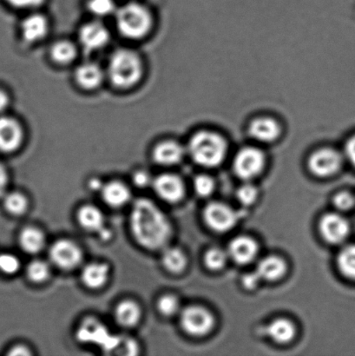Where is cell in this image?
<instances>
[{"label": "cell", "mask_w": 355, "mask_h": 356, "mask_svg": "<svg viewBox=\"0 0 355 356\" xmlns=\"http://www.w3.org/2000/svg\"><path fill=\"white\" fill-rule=\"evenodd\" d=\"M204 220L212 229L226 232L238 222V215L231 207L221 202H211L205 208Z\"/></svg>", "instance_id": "cell-11"}, {"label": "cell", "mask_w": 355, "mask_h": 356, "mask_svg": "<svg viewBox=\"0 0 355 356\" xmlns=\"http://www.w3.org/2000/svg\"><path fill=\"white\" fill-rule=\"evenodd\" d=\"M104 184L101 181L99 178H92L89 181V188L92 191H100L102 190Z\"/></svg>", "instance_id": "cell-46"}, {"label": "cell", "mask_w": 355, "mask_h": 356, "mask_svg": "<svg viewBox=\"0 0 355 356\" xmlns=\"http://www.w3.org/2000/svg\"><path fill=\"white\" fill-rule=\"evenodd\" d=\"M158 309L163 316H174L179 309V300L172 295L163 296L158 301Z\"/></svg>", "instance_id": "cell-34"}, {"label": "cell", "mask_w": 355, "mask_h": 356, "mask_svg": "<svg viewBox=\"0 0 355 356\" xmlns=\"http://www.w3.org/2000/svg\"><path fill=\"white\" fill-rule=\"evenodd\" d=\"M320 230L327 242L340 243L343 242L349 235V225L342 216L328 214L322 218L320 222Z\"/></svg>", "instance_id": "cell-15"}, {"label": "cell", "mask_w": 355, "mask_h": 356, "mask_svg": "<svg viewBox=\"0 0 355 356\" xmlns=\"http://www.w3.org/2000/svg\"><path fill=\"white\" fill-rule=\"evenodd\" d=\"M338 266L344 275L355 280V245H350L340 251Z\"/></svg>", "instance_id": "cell-30"}, {"label": "cell", "mask_w": 355, "mask_h": 356, "mask_svg": "<svg viewBox=\"0 0 355 356\" xmlns=\"http://www.w3.org/2000/svg\"><path fill=\"white\" fill-rule=\"evenodd\" d=\"M9 355L13 356H29L31 353L29 348L19 345V346L13 348L9 352Z\"/></svg>", "instance_id": "cell-45"}, {"label": "cell", "mask_w": 355, "mask_h": 356, "mask_svg": "<svg viewBox=\"0 0 355 356\" xmlns=\"http://www.w3.org/2000/svg\"><path fill=\"white\" fill-rule=\"evenodd\" d=\"M19 241L20 247L28 254H37L43 250L45 245L44 233L34 227L24 229L20 233Z\"/></svg>", "instance_id": "cell-25"}, {"label": "cell", "mask_w": 355, "mask_h": 356, "mask_svg": "<svg viewBox=\"0 0 355 356\" xmlns=\"http://www.w3.org/2000/svg\"><path fill=\"white\" fill-rule=\"evenodd\" d=\"M24 141L22 124L17 118L0 115V152L10 154L17 151Z\"/></svg>", "instance_id": "cell-8"}, {"label": "cell", "mask_w": 355, "mask_h": 356, "mask_svg": "<svg viewBox=\"0 0 355 356\" xmlns=\"http://www.w3.org/2000/svg\"><path fill=\"white\" fill-rule=\"evenodd\" d=\"M79 49L76 42L63 38L51 44L49 49V58L55 65L67 66L76 61Z\"/></svg>", "instance_id": "cell-17"}, {"label": "cell", "mask_w": 355, "mask_h": 356, "mask_svg": "<svg viewBox=\"0 0 355 356\" xmlns=\"http://www.w3.org/2000/svg\"><path fill=\"white\" fill-rule=\"evenodd\" d=\"M267 333L274 341L279 343H287L293 340L295 334V327L290 321L276 319L267 327Z\"/></svg>", "instance_id": "cell-27"}, {"label": "cell", "mask_w": 355, "mask_h": 356, "mask_svg": "<svg viewBox=\"0 0 355 356\" xmlns=\"http://www.w3.org/2000/svg\"><path fill=\"white\" fill-rule=\"evenodd\" d=\"M346 153L350 162L355 166V136L351 138L346 145Z\"/></svg>", "instance_id": "cell-44"}, {"label": "cell", "mask_w": 355, "mask_h": 356, "mask_svg": "<svg viewBox=\"0 0 355 356\" xmlns=\"http://www.w3.org/2000/svg\"><path fill=\"white\" fill-rule=\"evenodd\" d=\"M265 163L263 152L256 148L242 149L236 156L234 169L242 179H250L262 172Z\"/></svg>", "instance_id": "cell-12"}, {"label": "cell", "mask_w": 355, "mask_h": 356, "mask_svg": "<svg viewBox=\"0 0 355 356\" xmlns=\"http://www.w3.org/2000/svg\"><path fill=\"white\" fill-rule=\"evenodd\" d=\"M76 43L87 54L104 50L110 44L111 35L109 28L102 19L94 17L79 28Z\"/></svg>", "instance_id": "cell-5"}, {"label": "cell", "mask_w": 355, "mask_h": 356, "mask_svg": "<svg viewBox=\"0 0 355 356\" xmlns=\"http://www.w3.org/2000/svg\"><path fill=\"white\" fill-rule=\"evenodd\" d=\"M205 264L210 270H218L224 267L227 261V254L220 249H211L205 254Z\"/></svg>", "instance_id": "cell-33"}, {"label": "cell", "mask_w": 355, "mask_h": 356, "mask_svg": "<svg viewBox=\"0 0 355 356\" xmlns=\"http://www.w3.org/2000/svg\"><path fill=\"white\" fill-rule=\"evenodd\" d=\"M110 268L106 264L92 263L86 265L82 272V282L87 288L97 289L106 285L109 279Z\"/></svg>", "instance_id": "cell-23"}, {"label": "cell", "mask_w": 355, "mask_h": 356, "mask_svg": "<svg viewBox=\"0 0 355 356\" xmlns=\"http://www.w3.org/2000/svg\"><path fill=\"white\" fill-rule=\"evenodd\" d=\"M258 250L257 244L247 236L236 237L229 245V254L239 264H247L254 260Z\"/></svg>", "instance_id": "cell-19"}, {"label": "cell", "mask_w": 355, "mask_h": 356, "mask_svg": "<svg viewBox=\"0 0 355 356\" xmlns=\"http://www.w3.org/2000/svg\"><path fill=\"white\" fill-rule=\"evenodd\" d=\"M249 134L256 140L270 143L279 137L280 127L272 118H260L250 124Z\"/></svg>", "instance_id": "cell-20"}, {"label": "cell", "mask_w": 355, "mask_h": 356, "mask_svg": "<svg viewBox=\"0 0 355 356\" xmlns=\"http://www.w3.org/2000/svg\"><path fill=\"white\" fill-rule=\"evenodd\" d=\"M113 17L117 33L129 40H144L154 27L151 10L137 0H131L118 6Z\"/></svg>", "instance_id": "cell-3"}, {"label": "cell", "mask_w": 355, "mask_h": 356, "mask_svg": "<svg viewBox=\"0 0 355 356\" xmlns=\"http://www.w3.org/2000/svg\"><path fill=\"white\" fill-rule=\"evenodd\" d=\"M189 152L194 161L201 166L215 167L224 159L227 145L224 139L214 132L200 131L191 138Z\"/></svg>", "instance_id": "cell-4"}, {"label": "cell", "mask_w": 355, "mask_h": 356, "mask_svg": "<svg viewBox=\"0 0 355 356\" xmlns=\"http://www.w3.org/2000/svg\"><path fill=\"white\" fill-rule=\"evenodd\" d=\"M286 271V264L281 258L269 257L263 258L257 267V274L261 278L267 281H274L281 278Z\"/></svg>", "instance_id": "cell-26"}, {"label": "cell", "mask_w": 355, "mask_h": 356, "mask_svg": "<svg viewBox=\"0 0 355 356\" xmlns=\"http://www.w3.org/2000/svg\"><path fill=\"white\" fill-rule=\"evenodd\" d=\"M99 236L101 239H102L103 241H104V242H106V241H109L111 239V236H113V234H111L110 229L106 228V229H103L102 232L99 233Z\"/></svg>", "instance_id": "cell-47"}, {"label": "cell", "mask_w": 355, "mask_h": 356, "mask_svg": "<svg viewBox=\"0 0 355 356\" xmlns=\"http://www.w3.org/2000/svg\"><path fill=\"white\" fill-rule=\"evenodd\" d=\"M51 31V23L45 14L33 10L24 17L20 23V36L28 44L43 42Z\"/></svg>", "instance_id": "cell-6"}, {"label": "cell", "mask_w": 355, "mask_h": 356, "mask_svg": "<svg viewBox=\"0 0 355 356\" xmlns=\"http://www.w3.org/2000/svg\"><path fill=\"white\" fill-rule=\"evenodd\" d=\"M7 185H8V173L6 167L0 163V197L5 195Z\"/></svg>", "instance_id": "cell-42"}, {"label": "cell", "mask_w": 355, "mask_h": 356, "mask_svg": "<svg viewBox=\"0 0 355 356\" xmlns=\"http://www.w3.org/2000/svg\"><path fill=\"white\" fill-rule=\"evenodd\" d=\"M5 1L14 9L33 12L41 8L47 0H5Z\"/></svg>", "instance_id": "cell-36"}, {"label": "cell", "mask_w": 355, "mask_h": 356, "mask_svg": "<svg viewBox=\"0 0 355 356\" xmlns=\"http://www.w3.org/2000/svg\"><path fill=\"white\" fill-rule=\"evenodd\" d=\"M78 221L83 229L90 232L99 234L106 228L102 211L94 205L82 206L78 212Z\"/></svg>", "instance_id": "cell-22"}, {"label": "cell", "mask_w": 355, "mask_h": 356, "mask_svg": "<svg viewBox=\"0 0 355 356\" xmlns=\"http://www.w3.org/2000/svg\"><path fill=\"white\" fill-rule=\"evenodd\" d=\"M78 337L83 341L99 343L106 350H109L115 339V337H109V334L102 324L90 319L85 321L79 327Z\"/></svg>", "instance_id": "cell-18"}, {"label": "cell", "mask_w": 355, "mask_h": 356, "mask_svg": "<svg viewBox=\"0 0 355 356\" xmlns=\"http://www.w3.org/2000/svg\"><path fill=\"white\" fill-rule=\"evenodd\" d=\"M260 275L257 274V272H253L251 274L245 275L243 278V284H245L247 289H254L258 285L261 281Z\"/></svg>", "instance_id": "cell-41"}, {"label": "cell", "mask_w": 355, "mask_h": 356, "mask_svg": "<svg viewBox=\"0 0 355 356\" xmlns=\"http://www.w3.org/2000/svg\"><path fill=\"white\" fill-rule=\"evenodd\" d=\"M354 197L347 192H342L335 197V204L342 211H349L354 205Z\"/></svg>", "instance_id": "cell-39"}, {"label": "cell", "mask_w": 355, "mask_h": 356, "mask_svg": "<svg viewBox=\"0 0 355 356\" xmlns=\"http://www.w3.org/2000/svg\"><path fill=\"white\" fill-rule=\"evenodd\" d=\"M141 309L137 302L131 300L118 303L115 310V317L117 322L124 327H133L137 325L141 318Z\"/></svg>", "instance_id": "cell-24"}, {"label": "cell", "mask_w": 355, "mask_h": 356, "mask_svg": "<svg viewBox=\"0 0 355 356\" xmlns=\"http://www.w3.org/2000/svg\"><path fill=\"white\" fill-rule=\"evenodd\" d=\"M50 267L44 261L35 260L28 265L26 274L30 281L35 284H41L50 277Z\"/></svg>", "instance_id": "cell-32"}, {"label": "cell", "mask_w": 355, "mask_h": 356, "mask_svg": "<svg viewBox=\"0 0 355 356\" xmlns=\"http://www.w3.org/2000/svg\"><path fill=\"white\" fill-rule=\"evenodd\" d=\"M49 254L52 263L65 270L78 267L83 258L81 249L72 241L66 239L58 240L52 244Z\"/></svg>", "instance_id": "cell-10"}, {"label": "cell", "mask_w": 355, "mask_h": 356, "mask_svg": "<svg viewBox=\"0 0 355 356\" xmlns=\"http://www.w3.org/2000/svg\"><path fill=\"white\" fill-rule=\"evenodd\" d=\"M106 72L107 80L115 88L130 90L137 86L144 76V61L132 49L117 48L111 52Z\"/></svg>", "instance_id": "cell-2"}, {"label": "cell", "mask_w": 355, "mask_h": 356, "mask_svg": "<svg viewBox=\"0 0 355 356\" xmlns=\"http://www.w3.org/2000/svg\"><path fill=\"white\" fill-rule=\"evenodd\" d=\"M194 185L197 193L200 195L201 197H207V195H210L212 191H214V181L208 176H198L196 180H195Z\"/></svg>", "instance_id": "cell-37"}, {"label": "cell", "mask_w": 355, "mask_h": 356, "mask_svg": "<svg viewBox=\"0 0 355 356\" xmlns=\"http://www.w3.org/2000/svg\"><path fill=\"white\" fill-rule=\"evenodd\" d=\"M104 201L113 208H119L127 204L131 199L129 188L119 181H111L104 184L101 190Z\"/></svg>", "instance_id": "cell-21"}, {"label": "cell", "mask_w": 355, "mask_h": 356, "mask_svg": "<svg viewBox=\"0 0 355 356\" xmlns=\"http://www.w3.org/2000/svg\"><path fill=\"white\" fill-rule=\"evenodd\" d=\"M3 205L6 211L14 216L23 215L28 209V200L23 194L19 192H12L6 195Z\"/></svg>", "instance_id": "cell-31"}, {"label": "cell", "mask_w": 355, "mask_h": 356, "mask_svg": "<svg viewBox=\"0 0 355 356\" xmlns=\"http://www.w3.org/2000/svg\"><path fill=\"white\" fill-rule=\"evenodd\" d=\"M163 266L172 273H180L186 267L187 259L182 250L176 248H168L163 252Z\"/></svg>", "instance_id": "cell-28"}, {"label": "cell", "mask_w": 355, "mask_h": 356, "mask_svg": "<svg viewBox=\"0 0 355 356\" xmlns=\"http://www.w3.org/2000/svg\"><path fill=\"white\" fill-rule=\"evenodd\" d=\"M20 261L14 254L6 253L0 254V271L7 275H13L19 271Z\"/></svg>", "instance_id": "cell-35"}, {"label": "cell", "mask_w": 355, "mask_h": 356, "mask_svg": "<svg viewBox=\"0 0 355 356\" xmlns=\"http://www.w3.org/2000/svg\"><path fill=\"white\" fill-rule=\"evenodd\" d=\"M73 79L76 86L85 92H94L107 79L106 68L99 63L85 61L76 66Z\"/></svg>", "instance_id": "cell-9"}, {"label": "cell", "mask_w": 355, "mask_h": 356, "mask_svg": "<svg viewBox=\"0 0 355 356\" xmlns=\"http://www.w3.org/2000/svg\"><path fill=\"white\" fill-rule=\"evenodd\" d=\"M131 229L135 241L148 250L165 247L172 234L165 213L155 202L145 198L135 202L131 213Z\"/></svg>", "instance_id": "cell-1"}, {"label": "cell", "mask_w": 355, "mask_h": 356, "mask_svg": "<svg viewBox=\"0 0 355 356\" xmlns=\"http://www.w3.org/2000/svg\"><path fill=\"white\" fill-rule=\"evenodd\" d=\"M86 9L96 19L113 16L117 9L116 0H85Z\"/></svg>", "instance_id": "cell-29"}, {"label": "cell", "mask_w": 355, "mask_h": 356, "mask_svg": "<svg viewBox=\"0 0 355 356\" xmlns=\"http://www.w3.org/2000/svg\"><path fill=\"white\" fill-rule=\"evenodd\" d=\"M151 156L154 162L159 165H175L183 159L184 149L179 143L172 139H165L156 143L152 149Z\"/></svg>", "instance_id": "cell-16"}, {"label": "cell", "mask_w": 355, "mask_h": 356, "mask_svg": "<svg viewBox=\"0 0 355 356\" xmlns=\"http://www.w3.org/2000/svg\"><path fill=\"white\" fill-rule=\"evenodd\" d=\"M133 181L138 187L144 188L151 183V178L147 172H144V170H139V172L134 174Z\"/></svg>", "instance_id": "cell-40"}, {"label": "cell", "mask_w": 355, "mask_h": 356, "mask_svg": "<svg viewBox=\"0 0 355 356\" xmlns=\"http://www.w3.org/2000/svg\"><path fill=\"white\" fill-rule=\"evenodd\" d=\"M342 159L336 151L331 149H322L311 156L308 161L309 169L318 177H329L340 169Z\"/></svg>", "instance_id": "cell-14"}, {"label": "cell", "mask_w": 355, "mask_h": 356, "mask_svg": "<svg viewBox=\"0 0 355 356\" xmlns=\"http://www.w3.org/2000/svg\"><path fill=\"white\" fill-rule=\"evenodd\" d=\"M214 317L207 309L191 306L183 310L181 315V325L186 333L194 337H203L213 327Z\"/></svg>", "instance_id": "cell-7"}, {"label": "cell", "mask_w": 355, "mask_h": 356, "mask_svg": "<svg viewBox=\"0 0 355 356\" xmlns=\"http://www.w3.org/2000/svg\"><path fill=\"white\" fill-rule=\"evenodd\" d=\"M238 197L243 205H251L256 200L257 190L252 185H243L238 191Z\"/></svg>", "instance_id": "cell-38"}, {"label": "cell", "mask_w": 355, "mask_h": 356, "mask_svg": "<svg viewBox=\"0 0 355 356\" xmlns=\"http://www.w3.org/2000/svg\"><path fill=\"white\" fill-rule=\"evenodd\" d=\"M10 99L9 94L5 90L0 88V115H3L8 109Z\"/></svg>", "instance_id": "cell-43"}, {"label": "cell", "mask_w": 355, "mask_h": 356, "mask_svg": "<svg viewBox=\"0 0 355 356\" xmlns=\"http://www.w3.org/2000/svg\"><path fill=\"white\" fill-rule=\"evenodd\" d=\"M156 193L160 198L170 204L182 200L184 195L183 181L174 174L165 173L156 177L152 181Z\"/></svg>", "instance_id": "cell-13"}]
</instances>
